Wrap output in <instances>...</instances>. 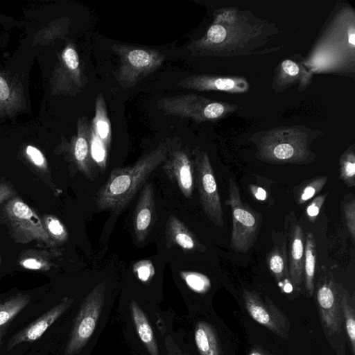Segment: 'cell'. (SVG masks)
<instances>
[{"label":"cell","mask_w":355,"mask_h":355,"mask_svg":"<svg viewBox=\"0 0 355 355\" xmlns=\"http://www.w3.org/2000/svg\"><path fill=\"white\" fill-rule=\"evenodd\" d=\"M248 355H271L268 351L259 346H254L251 349Z\"/></svg>","instance_id":"60d3db41"},{"label":"cell","mask_w":355,"mask_h":355,"mask_svg":"<svg viewBox=\"0 0 355 355\" xmlns=\"http://www.w3.org/2000/svg\"><path fill=\"white\" fill-rule=\"evenodd\" d=\"M1 257H0V263H1Z\"/></svg>","instance_id":"ee69618b"},{"label":"cell","mask_w":355,"mask_h":355,"mask_svg":"<svg viewBox=\"0 0 355 355\" xmlns=\"http://www.w3.org/2000/svg\"><path fill=\"white\" fill-rule=\"evenodd\" d=\"M274 240L273 249L269 253L267 262L270 270L282 292L291 293L293 286L290 281L288 272L287 239L286 235Z\"/></svg>","instance_id":"d6986e66"},{"label":"cell","mask_w":355,"mask_h":355,"mask_svg":"<svg viewBox=\"0 0 355 355\" xmlns=\"http://www.w3.org/2000/svg\"><path fill=\"white\" fill-rule=\"evenodd\" d=\"M232 216L231 248L236 252L246 253L255 243L262 222L261 214L254 210L241 200L235 180H229V197L226 201Z\"/></svg>","instance_id":"5b68a950"},{"label":"cell","mask_w":355,"mask_h":355,"mask_svg":"<svg viewBox=\"0 0 355 355\" xmlns=\"http://www.w3.org/2000/svg\"><path fill=\"white\" fill-rule=\"evenodd\" d=\"M40 218L49 239L56 246L67 241V230L58 217L51 214H43Z\"/></svg>","instance_id":"83f0119b"},{"label":"cell","mask_w":355,"mask_h":355,"mask_svg":"<svg viewBox=\"0 0 355 355\" xmlns=\"http://www.w3.org/2000/svg\"><path fill=\"white\" fill-rule=\"evenodd\" d=\"M250 191L254 198L259 200H264L267 198L266 191L261 187L250 185Z\"/></svg>","instance_id":"f35d334b"},{"label":"cell","mask_w":355,"mask_h":355,"mask_svg":"<svg viewBox=\"0 0 355 355\" xmlns=\"http://www.w3.org/2000/svg\"><path fill=\"white\" fill-rule=\"evenodd\" d=\"M338 285L328 277L320 279L315 299L322 329L327 340L337 355H345V330Z\"/></svg>","instance_id":"3957f363"},{"label":"cell","mask_w":355,"mask_h":355,"mask_svg":"<svg viewBox=\"0 0 355 355\" xmlns=\"http://www.w3.org/2000/svg\"><path fill=\"white\" fill-rule=\"evenodd\" d=\"M154 189L151 183H145L139 194L133 216V230L138 242H144L155 220Z\"/></svg>","instance_id":"e0dca14e"},{"label":"cell","mask_w":355,"mask_h":355,"mask_svg":"<svg viewBox=\"0 0 355 355\" xmlns=\"http://www.w3.org/2000/svg\"><path fill=\"white\" fill-rule=\"evenodd\" d=\"M287 257L290 281L295 288H299L303 280L304 259V234L302 226L295 220H289Z\"/></svg>","instance_id":"9a60e30c"},{"label":"cell","mask_w":355,"mask_h":355,"mask_svg":"<svg viewBox=\"0 0 355 355\" xmlns=\"http://www.w3.org/2000/svg\"><path fill=\"white\" fill-rule=\"evenodd\" d=\"M165 234L168 248L177 246L184 253L202 252L206 250L187 225L173 215L166 221Z\"/></svg>","instance_id":"ac0fdd59"},{"label":"cell","mask_w":355,"mask_h":355,"mask_svg":"<svg viewBox=\"0 0 355 355\" xmlns=\"http://www.w3.org/2000/svg\"><path fill=\"white\" fill-rule=\"evenodd\" d=\"M24 155L28 162L40 173H49L48 162L43 153L36 146L26 145L24 149Z\"/></svg>","instance_id":"1f68e13d"},{"label":"cell","mask_w":355,"mask_h":355,"mask_svg":"<svg viewBox=\"0 0 355 355\" xmlns=\"http://www.w3.org/2000/svg\"><path fill=\"white\" fill-rule=\"evenodd\" d=\"M26 108L24 88L20 79L0 70V119L13 117Z\"/></svg>","instance_id":"5bb4252c"},{"label":"cell","mask_w":355,"mask_h":355,"mask_svg":"<svg viewBox=\"0 0 355 355\" xmlns=\"http://www.w3.org/2000/svg\"><path fill=\"white\" fill-rule=\"evenodd\" d=\"M179 275L187 286L196 293H205L211 287L209 279L202 273L182 270L179 272Z\"/></svg>","instance_id":"f1b7e54d"},{"label":"cell","mask_w":355,"mask_h":355,"mask_svg":"<svg viewBox=\"0 0 355 355\" xmlns=\"http://www.w3.org/2000/svg\"><path fill=\"white\" fill-rule=\"evenodd\" d=\"M195 173L200 202L208 219L216 226L224 224L222 205L213 168L207 154L196 149L193 151Z\"/></svg>","instance_id":"52a82bcc"},{"label":"cell","mask_w":355,"mask_h":355,"mask_svg":"<svg viewBox=\"0 0 355 355\" xmlns=\"http://www.w3.org/2000/svg\"><path fill=\"white\" fill-rule=\"evenodd\" d=\"M340 178L347 187L355 186V157L352 151L347 152L340 158Z\"/></svg>","instance_id":"4dcf8cb0"},{"label":"cell","mask_w":355,"mask_h":355,"mask_svg":"<svg viewBox=\"0 0 355 355\" xmlns=\"http://www.w3.org/2000/svg\"><path fill=\"white\" fill-rule=\"evenodd\" d=\"M2 336H3V331L0 330V342L2 339Z\"/></svg>","instance_id":"7bdbcfd3"},{"label":"cell","mask_w":355,"mask_h":355,"mask_svg":"<svg viewBox=\"0 0 355 355\" xmlns=\"http://www.w3.org/2000/svg\"><path fill=\"white\" fill-rule=\"evenodd\" d=\"M327 182V177L320 176L306 182L296 192L295 200L299 204H303L318 193Z\"/></svg>","instance_id":"f546056e"},{"label":"cell","mask_w":355,"mask_h":355,"mask_svg":"<svg viewBox=\"0 0 355 355\" xmlns=\"http://www.w3.org/2000/svg\"><path fill=\"white\" fill-rule=\"evenodd\" d=\"M194 336L200 355H222L218 334L211 324L205 321L198 322Z\"/></svg>","instance_id":"7402d4cb"},{"label":"cell","mask_w":355,"mask_h":355,"mask_svg":"<svg viewBox=\"0 0 355 355\" xmlns=\"http://www.w3.org/2000/svg\"><path fill=\"white\" fill-rule=\"evenodd\" d=\"M163 168L168 179L175 183L187 198H191L193 189V164L182 150H170Z\"/></svg>","instance_id":"8fae6325"},{"label":"cell","mask_w":355,"mask_h":355,"mask_svg":"<svg viewBox=\"0 0 355 355\" xmlns=\"http://www.w3.org/2000/svg\"><path fill=\"white\" fill-rule=\"evenodd\" d=\"M105 293V283L101 282L84 299L74 321L64 355L79 353L92 336L104 306Z\"/></svg>","instance_id":"8992f818"},{"label":"cell","mask_w":355,"mask_h":355,"mask_svg":"<svg viewBox=\"0 0 355 355\" xmlns=\"http://www.w3.org/2000/svg\"><path fill=\"white\" fill-rule=\"evenodd\" d=\"M1 218L15 242L26 244L36 241L48 248L56 247L46 234L40 217L19 196H15L6 202Z\"/></svg>","instance_id":"7a4b0ae2"},{"label":"cell","mask_w":355,"mask_h":355,"mask_svg":"<svg viewBox=\"0 0 355 355\" xmlns=\"http://www.w3.org/2000/svg\"><path fill=\"white\" fill-rule=\"evenodd\" d=\"M60 250L29 249L22 251L18 257L19 265L27 270L45 272L54 265L56 258L61 256Z\"/></svg>","instance_id":"ffe728a7"},{"label":"cell","mask_w":355,"mask_h":355,"mask_svg":"<svg viewBox=\"0 0 355 355\" xmlns=\"http://www.w3.org/2000/svg\"><path fill=\"white\" fill-rule=\"evenodd\" d=\"M111 133L105 98L100 93L96 98L94 116L89 125V146L93 162L102 171H105L107 165Z\"/></svg>","instance_id":"30bf717a"},{"label":"cell","mask_w":355,"mask_h":355,"mask_svg":"<svg viewBox=\"0 0 355 355\" xmlns=\"http://www.w3.org/2000/svg\"><path fill=\"white\" fill-rule=\"evenodd\" d=\"M327 194L320 196L314 198L306 208V214L310 220L314 221L318 216L320 208L322 206Z\"/></svg>","instance_id":"e575fe53"},{"label":"cell","mask_w":355,"mask_h":355,"mask_svg":"<svg viewBox=\"0 0 355 355\" xmlns=\"http://www.w3.org/2000/svg\"><path fill=\"white\" fill-rule=\"evenodd\" d=\"M166 345L170 355H189L187 353H182L179 348L175 345L171 339L166 338Z\"/></svg>","instance_id":"ab89813d"},{"label":"cell","mask_w":355,"mask_h":355,"mask_svg":"<svg viewBox=\"0 0 355 355\" xmlns=\"http://www.w3.org/2000/svg\"><path fill=\"white\" fill-rule=\"evenodd\" d=\"M15 196L12 187L7 182L0 181V204L7 202Z\"/></svg>","instance_id":"8d00e7d4"},{"label":"cell","mask_w":355,"mask_h":355,"mask_svg":"<svg viewBox=\"0 0 355 355\" xmlns=\"http://www.w3.org/2000/svg\"><path fill=\"white\" fill-rule=\"evenodd\" d=\"M348 41H349V42L352 46H354V45H355V34H354V31H352V32L349 35Z\"/></svg>","instance_id":"b9f144b4"},{"label":"cell","mask_w":355,"mask_h":355,"mask_svg":"<svg viewBox=\"0 0 355 355\" xmlns=\"http://www.w3.org/2000/svg\"><path fill=\"white\" fill-rule=\"evenodd\" d=\"M112 51L119 58L115 71L119 84L130 88L159 69L165 60V55L156 49L123 44H113Z\"/></svg>","instance_id":"277c9868"},{"label":"cell","mask_w":355,"mask_h":355,"mask_svg":"<svg viewBox=\"0 0 355 355\" xmlns=\"http://www.w3.org/2000/svg\"><path fill=\"white\" fill-rule=\"evenodd\" d=\"M85 78L76 46L69 42L58 56L52 71L49 85L51 94L55 96H76L84 87Z\"/></svg>","instance_id":"ba28073f"},{"label":"cell","mask_w":355,"mask_h":355,"mask_svg":"<svg viewBox=\"0 0 355 355\" xmlns=\"http://www.w3.org/2000/svg\"><path fill=\"white\" fill-rule=\"evenodd\" d=\"M224 110V106L220 103H208L204 110L205 119H216L223 113Z\"/></svg>","instance_id":"d590c367"},{"label":"cell","mask_w":355,"mask_h":355,"mask_svg":"<svg viewBox=\"0 0 355 355\" xmlns=\"http://www.w3.org/2000/svg\"><path fill=\"white\" fill-rule=\"evenodd\" d=\"M177 85L187 89L200 91L218 89L234 90L237 89V83L230 78H215L207 76H191L185 77Z\"/></svg>","instance_id":"603a6c76"},{"label":"cell","mask_w":355,"mask_h":355,"mask_svg":"<svg viewBox=\"0 0 355 355\" xmlns=\"http://www.w3.org/2000/svg\"><path fill=\"white\" fill-rule=\"evenodd\" d=\"M316 261L315 242L311 232H308L306 236L304 246V259L303 277L306 291L311 297L314 291V279Z\"/></svg>","instance_id":"d4e9b609"},{"label":"cell","mask_w":355,"mask_h":355,"mask_svg":"<svg viewBox=\"0 0 355 355\" xmlns=\"http://www.w3.org/2000/svg\"><path fill=\"white\" fill-rule=\"evenodd\" d=\"M245 307L250 316L282 338L289 337L290 322L288 317L268 297L254 291L243 289Z\"/></svg>","instance_id":"9c48e42d"},{"label":"cell","mask_w":355,"mask_h":355,"mask_svg":"<svg viewBox=\"0 0 355 355\" xmlns=\"http://www.w3.org/2000/svg\"><path fill=\"white\" fill-rule=\"evenodd\" d=\"M170 150V141H163L134 164L114 168L96 193L97 208L114 214L122 211L149 176L164 163Z\"/></svg>","instance_id":"6da1fadb"},{"label":"cell","mask_w":355,"mask_h":355,"mask_svg":"<svg viewBox=\"0 0 355 355\" xmlns=\"http://www.w3.org/2000/svg\"><path fill=\"white\" fill-rule=\"evenodd\" d=\"M73 302V298L63 297L58 304L15 334L9 340L7 349H12L22 343L32 342L39 339L47 329L70 307Z\"/></svg>","instance_id":"7c38bea8"},{"label":"cell","mask_w":355,"mask_h":355,"mask_svg":"<svg viewBox=\"0 0 355 355\" xmlns=\"http://www.w3.org/2000/svg\"><path fill=\"white\" fill-rule=\"evenodd\" d=\"M31 302L27 294H17L0 302V329L10 322Z\"/></svg>","instance_id":"484cf974"},{"label":"cell","mask_w":355,"mask_h":355,"mask_svg":"<svg viewBox=\"0 0 355 355\" xmlns=\"http://www.w3.org/2000/svg\"><path fill=\"white\" fill-rule=\"evenodd\" d=\"M77 131L68 144L70 156L79 171L88 179L94 180L95 165L91 156L89 125L85 116L77 121Z\"/></svg>","instance_id":"4fadbf2b"},{"label":"cell","mask_w":355,"mask_h":355,"mask_svg":"<svg viewBox=\"0 0 355 355\" xmlns=\"http://www.w3.org/2000/svg\"><path fill=\"white\" fill-rule=\"evenodd\" d=\"M340 308L345 333L352 355H355V309L354 297L351 296L341 285H338Z\"/></svg>","instance_id":"cb8c5ba5"},{"label":"cell","mask_w":355,"mask_h":355,"mask_svg":"<svg viewBox=\"0 0 355 355\" xmlns=\"http://www.w3.org/2000/svg\"><path fill=\"white\" fill-rule=\"evenodd\" d=\"M207 102V99L195 94H180L159 99L157 107L167 114L200 121L205 119Z\"/></svg>","instance_id":"2e32d148"},{"label":"cell","mask_w":355,"mask_h":355,"mask_svg":"<svg viewBox=\"0 0 355 355\" xmlns=\"http://www.w3.org/2000/svg\"><path fill=\"white\" fill-rule=\"evenodd\" d=\"M133 272L143 282H148L155 275V268L150 260L144 259L136 262L133 266Z\"/></svg>","instance_id":"836d02e7"},{"label":"cell","mask_w":355,"mask_h":355,"mask_svg":"<svg viewBox=\"0 0 355 355\" xmlns=\"http://www.w3.org/2000/svg\"><path fill=\"white\" fill-rule=\"evenodd\" d=\"M131 315L138 336L150 355H159V348L149 321L135 300L130 305Z\"/></svg>","instance_id":"44dd1931"},{"label":"cell","mask_w":355,"mask_h":355,"mask_svg":"<svg viewBox=\"0 0 355 355\" xmlns=\"http://www.w3.org/2000/svg\"><path fill=\"white\" fill-rule=\"evenodd\" d=\"M70 24L71 19L67 17L54 20L35 34L33 45L46 44L52 42L54 40L64 37L68 32Z\"/></svg>","instance_id":"4316f807"},{"label":"cell","mask_w":355,"mask_h":355,"mask_svg":"<svg viewBox=\"0 0 355 355\" xmlns=\"http://www.w3.org/2000/svg\"><path fill=\"white\" fill-rule=\"evenodd\" d=\"M343 211L345 219V223L352 239H355V200L353 195L343 202Z\"/></svg>","instance_id":"d6a6232c"},{"label":"cell","mask_w":355,"mask_h":355,"mask_svg":"<svg viewBox=\"0 0 355 355\" xmlns=\"http://www.w3.org/2000/svg\"><path fill=\"white\" fill-rule=\"evenodd\" d=\"M282 69L286 73L290 76H295L300 71L298 66L290 60H284L282 62Z\"/></svg>","instance_id":"74e56055"}]
</instances>
